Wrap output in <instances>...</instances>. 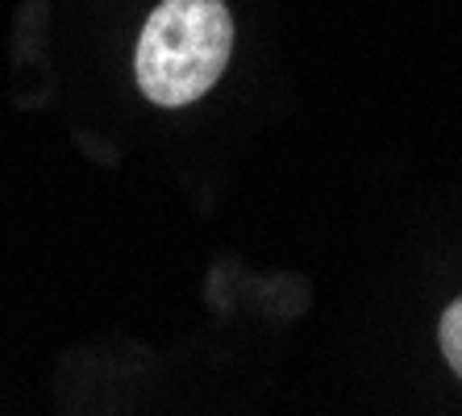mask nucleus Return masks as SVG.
Segmentation results:
<instances>
[{
	"instance_id": "f03ea898",
	"label": "nucleus",
	"mask_w": 462,
	"mask_h": 416,
	"mask_svg": "<svg viewBox=\"0 0 462 416\" xmlns=\"http://www.w3.org/2000/svg\"><path fill=\"white\" fill-rule=\"evenodd\" d=\"M438 337H441V354H446V363H450L454 374L462 379V296L454 300L446 312H441Z\"/></svg>"
},
{
	"instance_id": "f257e3e1",
	"label": "nucleus",
	"mask_w": 462,
	"mask_h": 416,
	"mask_svg": "<svg viewBox=\"0 0 462 416\" xmlns=\"http://www.w3.org/2000/svg\"><path fill=\"white\" fill-rule=\"evenodd\" d=\"M229 54L234 17L226 0H162L142 25L134 75L146 100L183 108L226 75Z\"/></svg>"
}]
</instances>
